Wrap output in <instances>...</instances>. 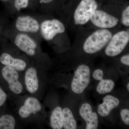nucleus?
I'll return each instance as SVG.
<instances>
[{"mask_svg": "<svg viewBox=\"0 0 129 129\" xmlns=\"http://www.w3.org/2000/svg\"><path fill=\"white\" fill-rule=\"evenodd\" d=\"M119 29L90 28L85 26L78 28L75 31L73 51L88 55L99 53L104 49L113 35Z\"/></svg>", "mask_w": 129, "mask_h": 129, "instance_id": "nucleus-1", "label": "nucleus"}, {"mask_svg": "<svg viewBox=\"0 0 129 129\" xmlns=\"http://www.w3.org/2000/svg\"><path fill=\"white\" fill-rule=\"evenodd\" d=\"M101 6L97 0H80L64 12L66 22L73 31L85 26L95 10Z\"/></svg>", "mask_w": 129, "mask_h": 129, "instance_id": "nucleus-2", "label": "nucleus"}, {"mask_svg": "<svg viewBox=\"0 0 129 129\" xmlns=\"http://www.w3.org/2000/svg\"><path fill=\"white\" fill-rule=\"evenodd\" d=\"M121 7L101 8L92 13L85 27L93 29H119L123 28L120 23Z\"/></svg>", "mask_w": 129, "mask_h": 129, "instance_id": "nucleus-3", "label": "nucleus"}, {"mask_svg": "<svg viewBox=\"0 0 129 129\" xmlns=\"http://www.w3.org/2000/svg\"><path fill=\"white\" fill-rule=\"evenodd\" d=\"M129 43V28H122L115 32L104 47L105 55L113 57L120 55Z\"/></svg>", "mask_w": 129, "mask_h": 129, "instance_id": "nucleus-4", "label": "nucleus"}, {"mask_svg": "<svg viewBox=\"0 0 129 129\" xmlns=\"http://www.w3.org/2000/svg\"><path fill=\"white\" fill-rule=\"evenodd\" d=\"M40 31L42 36L47 41H52L57 36L67 33L64 23L56 18L43 21L41 24Z\"/></svg>", "mask_w": 129, "mask_h": 129, "instance_id": "nucleus-5", "label": "nucleus"}, {"mask_svg": "<svg viewBox=\"0 0 129 129\" xmlns=\"http://www.w3.org/2000/svg\"><path fill=\"white\" fill-rule=\"evenodd\" d=\"M90 69L87 64L79 65L74 72L72 84V91L76 94L83 93L90 82Z\"/></svg>", "mask_w": 129, "mask_h": 129, "instance_id": "nucleus-6", "label": "nucleus"}, {"mask_svg": "<svg viewBox=\"0 0 129 129\" xmlns=\"http://www.w3.org/2000/svg\"><path fill=\"white\" fill-rule=\"evenodd\" d=\"M2 74L12 93L19 95L23 92L24 84L21 80L18 71L11 67L5 66L2 70Z\"/></svg>", "mask_w": 129, "mask_h": 129, "instance_id": "nucleus-7", "label": "nucleus"}, {"mask_svg": "<svg viewBox=\"0 0 129 129\" xmlns=\"http://www.w3.org/2000/svg\"><path fill=\"white\" fill-rule=\"evenodd\" d=\"M41 73L35 67H29L25 70L23 79L24 87L33 96H36L41 90Z\"/></svg>", "mask_w": 129, "mask_h": 129, "instance_id": "nucleus-8", "label": "nucleus"}, {"mask_svg": "<svg viewBox=\"0 0 129 129\" xmlns=\"http://www.w3.org/2000/svg\"><path fill=\"white\" fill-rule=\"evenodd\" d=\"M42 106L36 97L29 96L26 98L23 104L19 107L18 114L22 119H28L32 115H36L41 112Z\"/></svg>", "mask_w": 129, "mask_h": 129, "instance_id": "nucleus-9", "label": "nucleus"}, {"mask_svg": "<svg viewBox=\"0 0 129 129\" xmlns=\"http://www.w3.org/2000/svg\"><path fill=\"white\" fill-rule=\"evenodd\" d=\"M14 43L21 51L28 55L33 56L36 54L37 45L27 35L19 34L16 36Z\"/></svg>", "mask_w": 129, "mask_h": 129, "instance_id": "nucleus-10", "label": "nucleus"}, {"mask_svg": "<svg viewBox=\"0 0 129 129\" xmlns=\"http://www.w3.org/2000/svg\"><path fill=\"white\" fill-rule=\"evenodd\" d=\"M16 26L19 31L30 33L37 32L40 27L36 19L28 16L18 17L16 20Z\"/></svg>", "mask_w": 129, "mask_h": 129, "instance_id": "nucleus-11", "label": "nucleus"}, {"mask_svg": "<svg viewBox=\"0 0 129 129\" xmlns=\"http://www.w3.org/2000/svg\"><path fill=\"white\" fill-rule=\"evenodd\" d=\"M80 114L86 122V129H96L98 125V118L97 114L92 112L90 104L85 103L81 106Z\"/></svg>", "mask_w": 129, "mask_h": 129, "instance_id": "nucleus-12", "label": "nucleus"}, {"mask_svg": "<svg viewBox=\"0 0 129 129\" xmlns=\"http://www.w3.org/2000/svg\"><path fill=\"white\" fill-rule=\"evenodd\" d=\"M119 100L111 95L106 96L103 99V103L99 104L98 107V112L102 117L108 116L114 109L119 104Z\"/></svg>", "mask_w": 129, "mask_h": 129, "instance_id": "nucleus-13", "label": "nucleus"}, {"mask_svg": "<svg viewBox=\"0 0 129 129\" xmlns=\"http://www.w3.org/2000/svg\"><path fill=\"white\" fill-rule=\"evenodd\" d=\"M0 62L5 66L11 67L18 72H22L26 69L27 64L24 60L13 57L7 53H3L0 56Z\"/></svg>", "mask_w": 129, "mask_h": 129, "instance_id": "nucleus-14", "label": "nucleus"}, {"mask_svg": "<svg viewBox=\"0 0 129 129\" xmlns=\"http://www.w3.org/2000/svg\"><path fill=\"white\" fill-rule=\"evenodd\" d=\"M50 124L53 129H61L63 128L62 109L60 107H56L52 112Z\"/></svg>", "mask_w": 129, "mask_h": 129, "instance_id": "nucleus-15", "label": "nucleus"}, {"mask_svg": "<svg viewBox=\"0 0 129 129\" xmlns=\"http://www.w3.org/2000/svg\"><path fill=\"white\" fill-rule=\"evenodd\" d=\"M63 124L65 129H76L77 124L73 114L68 108L65 107L62 109Z\"/></svg>", "mask_w": 129, "mask_h": 129, "instance_id": "nucleus-16", "label": "nucleus"}, {"mask_svg": "<svg viewBox=\"0 0 129 129\" xmlns=\"http://www.w3.org/2000/svg\"><path fill=\"white\" fill-rule=\"evenodd\" d=\"M115 83L110 79H102L100 81L97 86V92L101 94H104L111 92L114 88Z\"/></svg>", "mask_w": 129, "mask_h": 129, "instance_id": "nucleus-17", "label": "nucleus"}, {"mask_svg": "<svg viewBox=\"0 0 129 129\" xmlns=\"http://www.w3.org/2000/svg\"><path fill=\"white\" fill-rule=\"evenodd\" d=\"M16 126V118L13 115L6 114L0 117V129H14Z\"/></svg>", "mask_w": 129, "mask_h": 129, "instance_id": "nucleus-18", "label": "nucleus"}, {"mask_svg": "<svg viewBox=\"0 0 129 129\" xmlns=\"http://www.w3.org/2000/svg\"><path fill=\"white\" fill-rule=\"evenodd\" d=\"M120 23L123 28H129V6L127 5L121 8Z\"/></svg>", "mask_w": 129, "mask_h": 129, "instance_id": "nucleus-19", "label": "nucleus"}, {"mask_svg": "<svg viewBox=\"0 0 129 129\" xmlns=\"http://www.w3.org/2000/svg\"><path fill=\"white\" fill-rule=\"evenodd\" d=\"M29 0H15L14 7L18 11L22 8H26L28 5Z\"/></svg>", "mask_w": 129, "mask_h": 129, "instance_id": "nucleus-20", "label": "nucleus"}, {"mask_svg": "<svg viewBox=\"0 0 129 129\" xmlns=\"http://www.w3.org/2000/svg\"><path fill=\"white\" fill-rule=\"evenodd\" d=\"M121 119L124 123L127 125H129V110L127 109H122L120 112Z\"/></svg>", "mask_w": 129, "mask_h": 129, "instance_id": "nucleus-21", "label": "nucleus"}, {"mask_svg": "<svg viewBox=\"0 0 129 129\" xmlns=\"http://www.w3.org/2000/svg\"><path fill=\"white\" fill-rule=\"evenodd\" d=\"M92 76L95 79L101 81L103 79V72L101 69L95 70L92 74Z\"/></svg>", "mask_w": 129, "mask_h": 129, "instance_id": "nucleus-22", "label": "nucleus"}, {"mask_svg": "<svg viewBox=\"0 0 129 129\" xmlns=\"http://www.w3.org/2000/svg\"><path fill=\"white\" fill-rule=\"evenodd\" d=\"M7 98L6 93L0 86V107L4 105L6 101Z\"/></svg>", "mask_w": 129, "mask_h": 129, "instance_id": "nucleus-23", "label": "nucleus"}, {"mask_svg": "<svg viewBox=\"0 0 129 129\" xmlns=\"http://www.w3.org/2000/svg\"><path fill=\"white\" fill-rule=\"evenodd\" d=\"M120 61L122 64L126 65L129 66V54L127 53L125 55H123L120 58Z\"/></svg>", "mask_w": 129, "mask_h": 129, "instance_id": "nucleus-24", "label": "nucleus"}, {"mask_svg": "<svg viewBox=\"0 0 129 129\" xmlns=\"http://www.w3.org/2000/svg\"><path fill=\"white\" fill-rule=\"evenodd\" d=\"M53 1L54 0H40V2L41 3L47 4V3H50Z\"/></svg>", "mask_w": 129, "mask_h": 129, "instance_id": "nucleus-25", "label": "nucleus"}, {"mask_svg": "<svg viewBox=\"0 0 129 129\" xmlns=\"http://www.w3.org/2000/svg\"><path fill=\"white\" fill-rule=\"evenodd\" d=\"M127 89L128 91H129V83H128L127 85Z\"/></svg>", "mask_w": 129, "mask_h": 129, "instance_id": "nucleus-26", "label": "nucleus"}]
</instances>
